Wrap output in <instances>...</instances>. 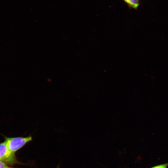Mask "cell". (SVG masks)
<instances>
[{
    "label": "cell",
    "instance_id": "6da1fadb",
    "mask_svg": "<svg viewBox=\"0 0 168 168\" xmlns=\"http://www.w3.org/2000/svg\"><path fill=\"white\" fill-rule=\"evenodd\" d=\"M32 140L31 136L26 137L6 138L5 141L9 149L14 153L25 144Z\"/></svg>",
    "mask_w": 168,
    "mask_h": 168
},
{
    "label": "cell",
    "instance_id": "3957f363",
    "mask_svg": "<svg viewBox=\"0 0 168 168\" xmlns=\"http://www.w3.org/2000/svg\"><path fill=\"white\" fill-rule=\"evenodd\" d=\"M130 7L137 9L139 5V0H123Z\"/></svg>",
    "mask_w": 168,
    "mask_h": 168
},
{
    "label": "cell",
    "instance_id": "5b68a950",
    "mask_svg": "<svg viewBox=\"0 0 168 168\" xmlns=\"http://www.w3.org/2000/svg\"><path fill=\"white\" fill-rule=\"evenodd\" d=\"M168 164H165L154 166L152 168H166Z\"/></svg>",
    "mask_w": 168,
    "mask_h": 168
},
{
    "label": "cell",
    "instance_id": "277c9868",
    "mask_svg": "<svg viewBox=\"0 0 168 168\" xmlns=\"http://www.w3.org/2000/svg\"><path fill=\"white\" fill-rule=\"evenodd\" d=\"M0 168H11L5 162L0 160Z\"/></svg>",
    "mask_w": 168,
    "mask_h": 168
},
{
    "label": "cell",
    "instance_id": "7a4b0ae2",
    "mask_svg": "<svg viewBox=\"0 0 168 168\" xmlns=\"http://www.w3.org/2000/svg\"><path fill=\"white\" fill-rule=\"evenodd\" d=\"M0 160L11 165L16 161L15 153L10 151L5 141L0 144Z\"/></svg>",
    "mask_w": 168,
    "mask_h": 168
}]
</instances>
